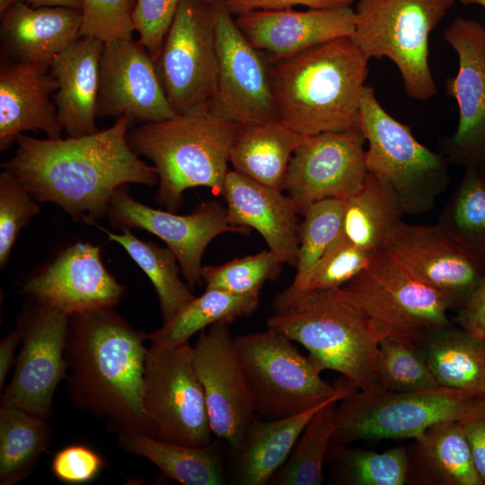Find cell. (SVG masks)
<instances>
[{
    "mask_svg": "<svg viewBox=\"0 0 485 485\" xmlns=\"http://www.w3.org/2000/svg\"><path fill=\"white\" fill-rule=\"evenodd\" d=\"M126 116L93 134L66 139H39L21 134L13 156L2 163L38 202H51L75 222L87 224L107 215L120 186L159 182L154 166L130 147Z\"/></svg>",
    "mask_w": 485,
    "mask_h": 485,
    "instance_id": "obj_1",
    "label": "cell"
},
{
    "mask_svg": "<svg viewBox=\"0 0 485 485\" xmlns=\"http://www.w3.org/2000/svg\"><path fill=\"white\" fill-rule=\"evenodd\" d=\"M147 334L114 307L70 315L65 357L73 404L119 434H149L143 405Z\"/></svg>",
    "mask_w": 485,
    "mask_h": 485,
    "instance_id": "obj_2",
    "label": "cell"
},
{
    "mask_svg": "<svg viewBox=\"0 0 485 485\" xmlns=\"http://www.w3.org/2000/svg\"><path fill=\"white\" fill-rule=\"evenodd\" d=\"M368 61L351 37H340L271 63L279 120L304 137L360 127Z\"/></svg>",
    "mask_w": 485,
    "mask_h": 485,
    "instance_id": "obj_3",
    "label": "cell"
},
{
    "mask_svg": "<svg viewBox=\"0 0 485 485\" xmlns=\"http://www.w3.org/2000/svg\"><path fill=\"white\" fill-rule=\"evenodd\" d=\"M267 327L304 347L320 371L333 370L360 391L378 385L375 365L384 330L333 289L289 292L272 301Z\"/></svg>",
    "mask_w": 485,
    "mask_h": 485,
    "instance_id": "obj_4",
    "label": "cell"
},
{
    "mask_svg": "<svg viewBox=\"0 0 485 485\" xmlns=\"http://www.w3.org/2000/svg\"><path fill=\"white\" fill-rule=\"evenodd\" d=\"M240 126L202 107L140 124L129 129L128 141L137 155L154 163L159 179L155 200L176 212L188 189L207 187L222 195Z\"/></svg>",
    "mask_w": 485,
    "mask_h": 485,
    "instance_id": "obj_5",
    "label": "cell"
},
{
    "mask_svg": "<svg viewBox=\"0 0 485 485\" xmlns=\"http://www.w3.org/2000/svg\"><path fill=\"white\" fill-rule=\"evenodd\" d=\"M455 0H357L351 39L365 56L392 61L409 98L436 94L429 66V37Z\"/></svg>",
    "mask_w": 485,
    "mask_h": 485,
    "instance_id": "obj_6",
    "label": "cell"
},
{
    "mask_svg": "<svg viewBox=\"0 0 485 485\" xmlns=\"http://www.w3.org/2000/svg\"><path fill=\"white\" fill-rule=\"evenodd\" d=\"M360 128L367 142V172L396 193L405 215L431 210L450 181L444 155L418 141L411 128L390 115L366 84L360 96Z\"/></svg>",
    "mask_w": 485,
    "mask_h": 485,
    "instance_id": "obj_7",
    "label": "cell"
},
{
    "mask_svg": "<svg viewBox=\"0 0 485 485\" xmlns=\"http://www.w3.org/2000/svg\"><path fill=\"white\" fill-rule=\"evenodd\" d=\"M481 399L440 385L413 392L381 386L357 390L338 401L331 440L349 445L361 440L415 438L436 423L463 419Z\"/></svg>",
    "mask_w": 485,
    "mask_h": 485,
    "instance_id": "obj_8",
    "label": "cell"
},
{
    "mask_svg": "<svg viewBox=\"0 0 485 485\" xmlns=\"http://www.w3.org/2000/svg\"><path fill=\"white\" fill-rule=\"evenodd\" d=\"M255 412L269 419L287 418L322 404L347 385L321 376L284 334L269 329L234 337Z\"/></svg>",
    "mask_w": 485,
    "mask_h": 485,
    "instance_id": "obj_9",
    "label": "cell"
},
{
    "mask_svg": "<svg viewBox=\"0 0 485 485\" xmlns=\"http://www.w3.org/2000/svg\"><path fill=\"white\" fill-rule=\"evenodd\" d=\"M339 291L386 337L417 344L423 330L451 323L446 300L384 248L374 252L367 268Z\"/></svg>",
    "mask_w": 485,
    "mask_h": 485,
    "instance_id": "obj_10",
    "label": "cell"
},
{
    "mask_svg": "<svg viewBox=\"0 0 485 485\" xmlns=\"http://www.w3.org/2000/svg\"><path fill=\"white\" fill-rule=\"evenodd\" d=\"M143 405L152 436L191 446L212 443L204 391L190 343L147 347Z\"/></svg>",
    "mask_w": 485,
    "mask_h": 485,
    "instance_id": "obj_11",
    "label": "cell"
},
{
    "mask_svg": "<svg viewBox=\"0 0 485 485\" xmlns=\"http://www.w3.org/2000/svg\"><path fill=\"white\" fill-rule=\"evenodd\" d=\"M155 66L176 114L209 107L217 82L212 4L181 1Z\"/></svg>",
    "mask_w": 485,
    "mask_h": 485,
    "instance_id": "obj_12",
    "label": "cell"
},
{
    "mask_svg": "<svg viewBox=\"0 0 485 485\" xmlns=\"http://www.w3.org/2000/svg\"><path fill=\"white\" fill-rule=\"evenodd\" d=\"M212 6L217 82L209 110L239 125L279 119L270 84L271 62L247 40L224 3Z\"/></svg>",
    "mask_w": 485,
    "mask_h": 485,
    "instance_id": "obj_13",
    "label": "cell"
},
{
    "mask_svg": "<svg viewBox=\"0 0 485 485\" xmlns=\"http://www.w3.org/2000/svg\"><path fill=\"white\" fill-rule=\"evenodd\" d=\"M107 216L114 227L144 229L163 241L175 254L191 289L201 282L202 256L213 239L225 233H250V228L232 225L226 207L217 201L202 202L190 214L178 215L137 201L126 185L113 192Z\"/></svg>",
    "mask_w": 485,
    "mask_h": 485,
    "instance_id": "obj_14",
    "label": "cell"
},
{
    "mask_svg": "<svg viewBox=\"0 0 485 485\" xmlns=\"http://www.w3.org/2000/svg\"><path fill=\"white\" fill-rule=\"evenodd\" d=\"M33 303L20 317L22 346L1 405L48 419L56 388L67 376L65 349L70 316Z\"/></svg>",
    "mask_w": 485,
    "mask_h": 485,
    "instance_id": "obj_15",
    "label": "cell"
},
{
    "mask_svg": "<svg viewBox=\"0 0 485 485\" xmlns=\"http://www.w3.org/2000/svg\"><path fill=\"white\" fill-rule=\"evenodd\" d=\"M365 143L360 127L306 137L291 157L282 186L298 214L315 202L346 199L359 190L367 174Z\"/></svg>",
    "mask_w": 485,
    "mask_h": 485,
    "instance_id": "obj_16",
    "label": "cell"
},
{
    "mask_svg": "<svg viewBox=\"0 0 485 485\" xmlns=\"http://www.w3.org/2000/svg\"><path fill=\"white\" fill-rule=\"evenodd\" d=\"M443 39L458 57L457 73L445 80V90L459 116L454 133L440 140V153L448 163L477 167L485 158V26L457 17Z\"/></svg>",
    "mask_w": 485,
    "mask_h": 485,
    "instance_id": "obj_17",
    "label": "cell"
},
{
    "mask_svg": "<svg viewBox=\"0 0 485 485\" xmlns=\"http://www.w3.org/2000/svg\"><path fill=\"white\" fill-rule=\"evenodd\" d=\"M193 361L212 433L227 443L229 454L234 453L241 446L256 412L228 323L217 322L199 332L193 346Z\"/></svg>",
    "mask_w": 485,
    "mask_h": 485,
    "instance_id": "obj_18",
    "label": "cell"
},
{
    "mask_svg": "<svg viewBox=\"0 0 485 485\" xmlns=\"http://www.w3.org/2000/svg\"><path fill=\"white\" fill-rule=\"evenodd\" d=\"M176 113L171 107L155 62L133 40L104 43L101 59L97 117L126 116L130 124L165 120Z\"/></svg>",
    "mask_w": 485,
    "mask_h": 485,
    "instance_id": "obj_19",
    "label": "cell"
},
{
    "mask_svg": "<svg viewBox=\"0 0 485 485\" xmlns=\"http://www.w3.org/2000/svg\"><path fill=\"white\" fill-rule=\"evenodd\" d=\"M384 249L436 290L457 311L485 278L478 263L436 224L401 222Z\"/></svg>",
    "mask_w": 485,
    "mask_h": 485,
    "instance_id": "obj_20",
    "label": "cell"
},
{
    "mask_svg": "<svg viewBox=\"0 0 485 485\" xmlns=\"http://www.w3.org/2000/svg\"><path fill=\"white\" fill-rule=\"evenodd\" d=\"M22 290L34 302L68 316L116 306L125 287L107 270L100 248L76 242L51 263L28 278Z\"/></svg>",
    "mask_w": 485,
    "mask_h": 485,
    "instance_id": "obj_21",
    "label": "cell"
},
{
    "mask_svg": "<svg viewBox=\"0 0 485 485\" xmlns=\"http://www.w3.org/2000/svg\"><path fill=\"white\" fill-rule=\"evenodd\" d=\"M240 31L271 63L316 45L351 37L356 15L351 6L295 11L254 10L234 19Z\"/></svg>",
    "mask_w": 485,
    "mask_h": 485,
    "instance_id": "obj_22",
    "label": "cell"
},
{
    "mask_svg": "<svg viewBox=\"0 0 485 485\" xmlns=\"http://www.w3.org/2000/svg\"><path fill=\"white\" fill-rule=\"evenodd\" d=\"M57 82L49 65L14 61L1 56L0 150L24 131L41 130L48 139L62 138L53 95Z\"/></svg>",
    "mask_w": 485,
    "mask_h": 485,
    "instance_id": "obj_23",
    "label": "cell"
},
{
    "mask_svg": "<svg viewBox=\"0 0 485 485\" xmlns=\"http://www.w3.org/2000/svg\"><path fill=\"white\" fill-rule=\"evenodd\" d=\"M222 195L232 225L255 229L283 263L296 266L298 213L288 196L234 170L227 172Z\"/></svg>",
    "mask_w": 485,
    "mask_h": 485,
    "instance_id": "obj_24",
    "label": "cell"
},
{
    "mask_svg": "<svg viewBox=\"0 0 485 485\" xmlns=\"http://www.w3.org/2000/svg\"><path fill=\"white\" fill-rule=\"evenodd\" d=\"M2 57L48 64L82 36L81 11L66 6L32 7L16 3L1 13Z\"/></svg>",
    "mask_w": 485,
    "mask_h": 485,
    "instance_id": "obj_25",
    "label": "cell"
},
{
    "mask_svg": "<svg viewBox=\"0 0 485 485\" xmlns=\"http://www.w3.org/2000/svg\"><path fill=\"white\" fill-rule=\"evenodd\" d=\"M103 48L104 42L99 40L81 37L49 63L57 82L53 95L57 119L68 137L99 131L95 119Z\"/></svg>",
    "mask_w": 485,
    "mask_h": 485,
    "instance_id": "obj_26",
    "label": "cell"
},
{
    "mask_svg": "<svg viewBox=\"0 0 485 485\" xmlns=\"http://www.w3.org/2000/svg\"><path fill=\"white\" fill-rule=\"evenodd\" d=\"M358 389L348 382L337 395L301 413L282 419L260 420L249 426L241 446L229 454L234 461V483L265 485L285 463L304 428L325 404L341 400Z\"/></svg>",
    "mask_w": 485,
    "mask_h": 485,
    "instance_id": "obj_27",
    "label": "cell"
},
{
    "mask_svg": "<svg viewBox=\"0 0 485 485\" xmlns=\"http://www.w3.org/2000/svg\"><path fill=\"white\" fill-rule=\"evenodd\" d=\"M406 447V484L484 485L461 420L436 423Z\"/></svg>",
    "mask_w": 485,
    "mask_h": 485,
    "instance_id": "obj_28",
    "label": "cell"
},
{
    "mask_svg": "<svg viewBox=\"0 0 485 485\" xmlns=\"http://www.w3.org/2000/svg\"><path fill=\"white\" fill-rule=\"evenodd\" d=\"M417 346L438 385L484 398V340L450 323L423 330Z\"/></svg>",
    "mask_w": 485,
    "mask_h": 485,
    "instance_id": "obj_29",
    "label": "cell"
},
{
    "mask_svg": "<svg viewBox=\"0 0 485 485\" xmlns=\"http://www.w3.org/2000/svg\"><path fill=\"white\" fill-rule=\"evenodd\" d=\"M305 138L279 119L241 125L230 163L235 172L282 190L291 157Z\"/></svg>",
    "mask_w": 485,
    "mask_h": 485,
    "instance_id": "obj_30",
    "label": "cell"
},
{
    "mask_svg": "<svg viewBox=\"0 0 485 485\" xmlns=\"http://www.w3.org/2000/svg\"><path fill=\"white\" fill-rule=\"evenodd\" d=\"M404 215L396 193L367 172L359 190L345 199L341 233L357 247L374 253L384 248Z\"/></svg>",
    "mask_w": 485,
    "mask_h": 485,
    "instance_id": "obj_31",
    "label": "cell"
},
{
    "mask_svg": "<svg viewBox=\"0 0 485 485\" xmlns=\"http://www.w3.org/2000/svg\"><path fill=\"white\" fill-rule=\"evenodd\" d=\"M123 450L145 457L167 477L184 485H223L224 466L212 443L191 446L163 441L145 433L119 434Z\"/></svg>",
    "mask_w": 485,
    "mask_h": 485,
    "instance_id": "obj_32",
    "label": "cell"
},
{
    "mask_svg": "<svg viewBox=\"0 0 485 485\" xmlns=\"http://www.w3.org/2000/svg\"><path fill=\"white\" fill-rule=\"evenodd\" d=\"M260 294L234 295L206 289L186 304L171 321L147 334L150 344L172 348L189 343L190 339L217 322L230 324L241 317L252 314L259 306Z\"/></svg>",
    "mask_w": 485,
    "mask_h": 485,
    "instance_id": "obj_33",
    "label": "cell"
},
{
    "mask_svg": "<svg viewBox=\"0 0 485 485\" xmlns=\"http://www.w3.org/2000/svg\"><path fill=\"white\" fill-rule=\"evenodd\" d=\"M51 436L47 419L1 405L0 484L15 485L26 479L47 450Z\"/></svg>",
    "mask_w": 485,
    "mask_h": 485,
    "instance_id": "obj_34",
    "label": "cell"
},
{
    "mask_svg": "<svg viewBox=\"0 0 485 485\" xmlns=\"http://www.w3.org/2000/svg\"><path fill=\"white\" fill-rule=\"evenodd\" d=\"M110 241L120 244L151 280L159 298L163 323L171 321L196 296L180 277V265L172 251L136 237L129 229L114 234L93 222Z\"/></svg>",
    "mask_w": 485,
    "mask_h": 485,
    "instance_id": "obj_35",
    "label": "cell"
},
{
    "mask_svg": "<svg viewBox=\"0 0 485 485\" xmlns=\"http://www.w3.org/2000/svg\"><path fill=\"white\" fill-rule=\"evenodd\" d=\"M326 462L335 483L343 485H404L406 446L382 453L349 447L331 440Z\"/></svg>",
    "mask_w": 485,
    "mask_h": 485,
    "instance_id": "obj_36",
    "label": "cell"
},
{
    "mask_svg": "<svg viewBox=\"0 0 485 485\" xmlns=\"http://www.w3.org/2000/svg\"><path fill=\"white\" fill-rule=\"evenodd\" d=\"M339 400L322 406L311 419L295 449L270 479L271 485H319L323 481V464L335 428Z\"/></svg>",
    "mask_w": 485,
    "mask_h": 485,
    "instance_id": "obj_37",
    "label": "cell"
},
{
    "mask_svg": "<svg viewBox=\"0 0 485 485\" xmlns=\"http://www.w3.org/2000/svg\"><path fill=\"white\" fill-rule=\"evenodd\" d=\"M345 199L327 198L312 204L298 227L296 272L289 292L304 289L321 257L342 232Z\"/></svg>",
    "mask_w": 485,
    "mask_h": 485,
    "instance_id": "obj_38",
    "label": "cell"
},
{
    "mask_svg": "<svg viewBox=\"0 0 485 485\" xmlns=\"http://www.w3.org/2000/svg\"><path fill=\"white\" fill-rule=\"evenodd\" d=\"M436 225L463 249L485 235V181L476 167L466 168Z\"/></svg>",
    "mask_w": 485,
    "mask_h": 485,
    "instance_id": "obj_39",
    "label": "cell"
},
{
    "mask_svg": "<svg viewBox=\"0 0 485 485\" xmlns=\"http://www.w3.org/2000/svg\"><path fill=\"white\" fill-rule=\"evenodd\" d=\"M375 371L378 385L393 392L438 386L417 344L391 337L379 343Z\"/></svg>",
    "mask_w": 485,
    "mask_h": 485,
    "instance_id": "obj_40",
    "label": "cell"
},
{
    "mask_svg": "<svg viewBox=\"0 0 485 485\" xmlns=\"http://www.w3.org/2000/svg\"><path fill=\"white\" fill-rule=\"evenodd\" d=\"M281 260L270 250L234 259L219 266H203L202 279L206 289L234 295L260 294L264 283L278 278Z\"/></svg>",
    "mask_w": 485,
    "mask_h": 485,
    "instance_id": "obj_41",
    "label": "cell"
},
{
    "mask_svg": "<svg viewBox=\"0 0 485 485\" xmlns=\"http://www.w3.org/2000/svg\"><path fill=\"white\" fill-rule=\"evenodd\" d=\"M38 201L10 172L0 173V268L10 259L20 231L36 216Z\"/></svg>",
    "mask_w": 485,
    "mask_h": 485,
    "instance_id": "obj_42",
    "label": "cell"
},
{
    "mask_svg": "<svg viewBox=\"0 0 485 485\" xmlns=\"http://www.w3.org/2000/svg\"><path fill=\"white\" fill-rule=\"evenodd\" d=\"M372 256L341 233L313 269L304 290L340 288L366 269Z\"/></svg>",
    "mask_w": 485,
    "mask_h": 485,
    "instance_id": "obj_43",
    "label": "cell"
},
{
    "mask_svg": "<svg viewBox=\"0 0 485 485\" xmlns=\"http://www.w3.org/2000/svg\"><path fill=\"white\" fill-rule=\"evenodd\" d=\"M136 0H81L82 37L102 42L132 40Z\"/></svg>",
    "mask_w": 485,
    "mask_h": 485,
    "instance_id": "obj_44",
    "label": "cell"
},
{
    "mask_svg": "<svg viewBox=\"0 0 485 485\" xmlns=\"http://www.w3.org/2000/svg\"><path fill=\"white\" fill-rule=\"evenodd\" d=\"M181 0H136L133 25L139 42L157 60Z\"/></svg>",
    "mask_w": 485,
    "mask_h": 485,
    "instance_id": "obj_45",
    "label": "cell"
},
{
    "mask_svg": "<svg viewBox=\"0 0 485 485\" xmlns=\"http://www.w3.org/2000/svg\"><path fill=\"white\" fill-rule=\"evenodd\" d=\"M105 467L103 458L84 445H70L57 452L51 462L52 474L67 484L93 481Z\"/></svg>",
    "mask_w": 485,
    "mask_h": 485,
    "instance_id": "obj_46",
    "label": "cell"
},
{
    "mask_svg": "<svg viewBox=\"0 0 485 485\" xmlns=\"http://www.w3.org/2000/svg\"><path fill=\"white\" fill-rule=\"evenodd\" d=\"M356 0H227L225 4L234 14H241L254 10H281L295 5H304L309 9H327L351 6Z\"/></svg>",
    "mask_w": 485,
    "mask_h": 485,
    "instance_id": "obj_47",
    "label": "cell"
},
{
    "mask_svg": "<svg viewBox=\"0 0 485 485\" xmlns=\"http://www.w3.org/2000/svg\"><path fill=\"white\" fill-rule=\"evenodd\" d=\"M461 421L476 470L485 485V400L481 399Z\"/></svg>",
    "mask_w": 485,
    "mask_h": 485,
    "instance_id": "obj_48",
    "label": "cell"
},
{
    "mask_svg": "<svg viewBox=\"0 0 485 485\" xmlns=\"http://www.w3.org/2000/svg\"><path fill=\"white\" fill-rule=\"evenodd\" d=\"M456 312L460 327L485 341V278Z\"/></svg>",
    "mask_w": 485,
    "mask_h": 485,
    "instance_id": "obj_49",
    "label": "cell"
},
{
    "mask_svg": "<svg viewBox=\"0 0 485 485\" xmlns=\"http://www.w3.org/2000/svg\"><path fill=\"white\" fill-rule=\"evenodd\" d=\"M22 339V330L17 325V328L0 342V390L4 389V384L13 365L15 349Z\"/></svg>",
    "mask_w": 485,
    "mask_h": 485,
    "instance_id": "obj_50",
    "label": "cell"
},
{
    "mask_svg": "<svg viewBox=\"0 0 485 485\" xmlns=\"http://www.w3.org/2000/svg\"><path fill=\"white\" fill-rule=\"evenodd\" d=\"M32 7L66 6L81 11V0H26Z\"/></svg>",
    "mask_w": 485,
    "mask_h": 485,
    "instance_id": "obj_51",
    "label": "cell"
},
{
    "mask_svg": "<svg viewBox=\"0 0 485 485\" xmlns=\"http://www.w3.org/2000/svg\"><path fill=\"white\" fill-rule=\"evenodd\" d=\"M20 2H26V0H0V13L11 5Z\"/></svg>",
    "mask_w": 485,
    "mask_h": 485,
    "instance_id": "obj_52",
    "label": "cell"
},
{
    "mask_svg": "<svg viewBox=\"0 0 485 485\" xmlns=\"http://www.w3.org/2000/svg\"><path fill=\"white\" fill-rule=\"evenodd\" d=\"M463 4H478L485 8V0H459Z\"/></svg>",
    "mask_w": 485,
    "mask_h": 485,
    "instance_id": "obj_53",
    "label": "cell"
},
{
    "mask_svg": "<svg viewBox=\"0 0 485 485\" xmlns=\"http://www.w3.org/2000/svg\"><path fill=\"white\" fill-rule=\"evenodd\" d=\"M196 1H199V2H203V3H207V4H215V3H225L227 0H196Z\"/></svg>",
    "mask_w": 485,
    "mask_h": 485,
    "instance_id": "obj_54",
    "label": "cell"
},
{
    "mask_svg": "<svg viewBox=\"0 0 485 485\" xmlns=\"http://www.w3.org/2000/svg\"><path fill=\"white\" fill-rule=\"evenodd\" d=\"M483 399L485 400V395H484V398H483Z\"/></svg>",
    "mask_w": 485,
    "mask_h": 485,
    "instance_id": "obj_55",
    "label": "cell"
}]
</instances>
